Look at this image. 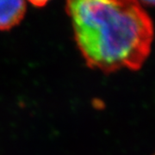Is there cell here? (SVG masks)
I'll return each instance as SVG.
<instances>
[{
	"label": "cell",
	"instance_id": "7a4b0ae2",
	"mask_svg": "<svg viewBox=\"0 0 155 155\" xmlns=\"http://www.w3.org/2000/svg\"><path fill=\"white\" fill-rule=\"evenodd\" d=\"M27 11L23 0H0V31H7L22 22Z\"/></svg>",
	"mask_w": 155,
	"mask_h": 155
},
{
	"label": "cell",
	"instance_id": "6da1fadb",
	"mask_svg": "<svg viewBox=\"0 0 155 155\" xmlns=\"http://www.w3.org/2000/svg\"><path fill=\"white\" fill-rule=\"evenodd\" d=\"M66 9L89 67L110 73L143 66L151 52L154 27L140 2L76 0L68 1Z\"/></svg>",
	"mask_w": 155,
	"mask_h": 155
},
{
	"label": "cell",
	"instance_id": "3957f363",
	"mask_svg": "<svg viewBox=\"0 0 155 155\" xmlns=\"http://www.w3.org/2000/svg\"><path fill=\"white\" fill-rule=\"evenodd\" d=\"M153 155H155V153H154V154H153Z\"/></svg>",
	"mask_w": 155,
	"mask_h": 155
}]
</instances>
